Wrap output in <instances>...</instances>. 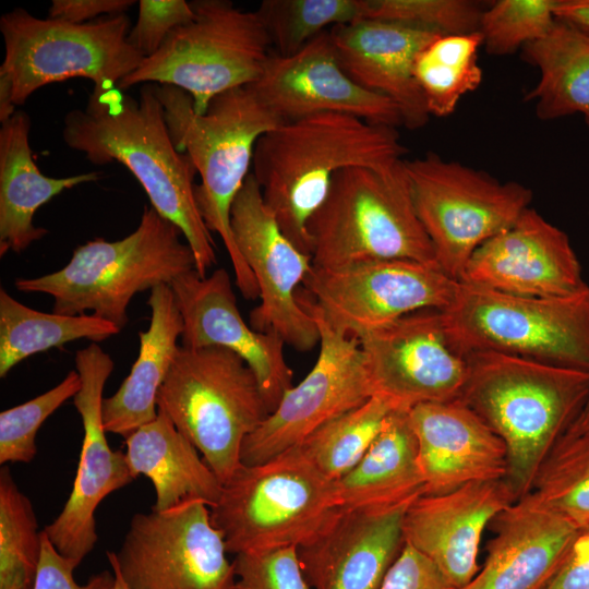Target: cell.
Segmentation results:
<instances>
[{
    "instance_id": "obj_38",
    "label": "cell",
    "mask_w": 589,
    "mask_h": 589,
    "mask_svg": "<svg viewBox=\"0 0 589 589\" xmlns=\"http://www.w3.org/2000/svg\"><path fill=\"white\" fill-rule=\"evenodd\" d=\"M556 0H498L483 10L479 32L492 56H507L544 37L556 22Z\"/></svg>"
},
{
    "instance_id": "obj_48",
    "label": "cell",
    "mask_w": 589,
    "mask_h": 589,
    "mask_svg": "<svg viewBox=\"0 0 589 589\" xmlns=\"http://www.w3.org/2000/svg\"><path fill=\"white\" fill-rule=\"evenodd\" d=\"M572 426H575L577 429H589V394L581 412L574 421Z\"/></svg>"
},
{
    "instance_id": "obj_31",
    "label": "cell",
    "mask_w": 589,
    "mask_h": 589,
    "mask_svg": "<svg viewBox=\"0 0 589 589\" xmlns=\"http://www.w3.org/2000/svg\"><path fill=\"white\" fill-rule=\"evenodd\" d=\"M521 59L539 71L525 101L540 120L580 113L589 128V35L556 20L541 39L526 45Z\"/></svg>"
},
{
    "instance_id": "obj_33",
    "label": "cell",
    "mask_w": 589,
    "mask_h": 589,
    "mask_svg": "<svg viewBox=\"0 0 589 589\" xmlns=\"http://www.w3.org/2000/svg\"><path fill=\"white\" fill-rule=\"evenodd\" d=\"M528 495L578 531L589 530V429H567L543 459Z\"/></svg>"
},
{
    "instance_id": "obj_19",
    "label": "cell",
    "mask_w": 589,
    "mask_h": 589,
    "mask_svg": "<svg viewBox=\"0 0 589 589\" xmlns=\"http://www.w3.org/2000/svg\"><path fill=\"white\" fill-rule=\"evenodd\" d=\"M459 281L536 298H568L589 289L568 236L531 206L476 250Z\"/></svg>"
},
{
    "instance_id": "obj_35",
    "label": "cell",
    "mask_w": 589,
    "mask_h": 589,
    "mask_svg": "<svg viewBox=\"0 0 589 589\" xmlns=\"http://www.w3.org/2000/svg\"><path fill=\"white\" fill-rule=\"evenodd\" d=\"M393 411L386 399L373 395L316 429L298 446L327 478L337 481L365 455Z\"/></svg>"
},
{
    "instance_id": "obj_34",
    "label": "cell",
    "mask_w": 589,
    "mask_h": 589,
    "mask_svg": "<svg viewBox=\"0 0 589 589\" xmlns=\"http://www.w3.org/2000/svg\"><path fill=\"white\" fill-rule=\"evenodd\" d=\"M480 32L437 36L419 53L414 76L430 116L453 113L466 94L476 91L483 77L478 63Z\"/></svg>"
},
{
    "instance_id": "obj_3",
    "label": "cell",
    "mask_w": 589,
    "mask_h": 589,
    "mask_svg": "<svg viewBox=\"0 0 589 589\" xmlns=\"http://www.w3.org/2000/svg\"><path fill=\"white\" fill-rule=\"evenodd\" d=\"M461 400L502 438L517 500L529 493L543 459L581 412L589 371L495 352L471 353Z\"/></svg>"
},
{
    "instance_id": "obj_44",
    "label": "cell",
    "mask_w": 589,
    "mask_h": 589,
    "mask_svg": "<svg viewBox=\"0 0 589 589\" xmlns=\"http://www.w3.org/2000/svg\"><path fill=\"white\" fill-rule=\"evenodd\" d=\"M380 589H455L441 570L405 542Z\"/></svg>"
},
{
    "instance_id": "obj_8",
    "label": "cell",
    "mask_w": 589,
    "mask_h": 589,
    "mask_svg": "<svg viewBox=\"0 0 589 589\" xmlns=\"http://www.w3.org/2000/svg\"><path fill=\"white\" fill-rule=\"evenodd\" d=\"M336 481L299 447L256 465H241L211 507L228 553L300 548L339 508Z\"/></svg>"
},
{
    "instance_id": "obj_25",
    "label": "cell",
    "mask_w": 589,
    "mask_h": 589,
    "mask_svg": "<svg viewBox=\"0 0 589 589\" xmlns=\"http://www.w3.org/2000/svg\"><path fill=\"white\" fill-rule=\"evenodd\" d=\"M328 32L338 61L353 82L390 99L404 127L416 130L428 123L430 113L414 63L438 35L374 19L336 25Z\"/></svg>"
},
{
    "instance_id": "obj_10",
    "label": "cell",
    "mask_w": 589,
    "mask_h": 589,
    "mask_svg": "<svg viewBox=\"0 0 589 589\" xmlns=\"http://www.w3.org/2000/svg\"><path fill=\"white\" fill-rule=\"evenodd\" d=\"M190 3L194 17L176 28L118 87L171 85L187 92L194 111L202 115L216 96L260 79L272 43L255 11H243L227 0Z\"/></svg>"
},
{
    "instance_id": "obj_26",
    "label": "cell",
    "mask_w": 589,
    "mask_h": 589,
    "mask_svg": "<svg viewBox=\"0 0 589 589\" xmlns=\"http://www.w3.org/2000/svg\"><path fill=\"white\" fill-rule=\"evenodd\" d=\"M493 522L484 563L460 589H546L579 532L528 494Z\"/></svg>"
},
{
    "instance_id": "obj_41",
    "label": "cell",
    "mask_w": 589,
    "mask_h": 589,
    "mask_svg": "<svg viewBox=\"0 0 589 589\" xmlns=\"http://www.w3.org/2000/svg\"><path fill=\"white\" fill-rule=\"evenodd\" d=\"M233 566L235 589H310L297 546L242 552Z\"/></svg>"
},
{
    "instance_id": "obj_18",
    "label": "cell",
    "mask_w": 589,
    "mask_h": 589,
    "mask_svg": "<svg viewBox=\"0 0 589 589\" xmlns=\"http://www.w3.org/2000/svg\"><path fill=\"white\" fill-rule=\"evenodd\" d=\"M74 363L81 388L73 405L82 420L83 441L69 498L44 531L59 553L80 565L98 539L96 508L110 493L135 479L125 453L110 448L104 426L103 393L113 370L111 357L92 342L76 351Z\"/></svg>"
},
{
    "instance_id": "obj_20",
    "label": "cell",
    "mask_w": 589,
    "mask_h": 589,
    "mask_svg": "<svg viewBox=\"0 0 589 589\" xmlns=\"http://www.w3.org/2000/svg\"><path fill=\"white\" fill-rule=\"evenodd\" d=\"M328 31L291 56L271 55L260 79L250 84L260 99L284 122L333 112L402 125L390 99L361 87L344 71Z\"/></svg>"
},
{
    "instance_id": "obj_29",
    "label": "cell",
    "mask_w": 589,
    "mask_h": 589,
    "mask_svg": "<svg viewBox=\"0 0 589 589\" xmlns=\"http://www.w3.org/2000/svg\"><path fill=\"white\" fill-rule=\"evenodd\" d=\"M127 460L132 476L151 480L156 493L153 510L166 512L185 502L201 500L213 507L223 484L196 447L166 413L125 437Z\"/></svg>"
},
{
    "instance_id": "obj_15",
    "label": "cell",
    "mask_w": 589,
    "mask_h": 589,
    "mask_svg": "<svg viewBox=\"0 0 589 589\" xmlns=\"http://www.w3.org/2000/svg\"><path fill=\"white\" fill-rule=\"evenodd\" d=\"M298 299L318 328V356L305 377L245 438L242 465L261 464L298 446L316 429L373 396L359 339L335 330L305 293H298Z\"/></svg>"
},
{
    "instance_id": "obj_9",
    "label": "cell",
    "mask_w": 589,
    "mask_h": 589,
    "mask_svg": "<svg viewBox=\"0 0 589 589\" xmlns=\"http://www.w3.org/2000/svg\"><path fill=\"white\" fill-rule=\"evenodd\" d=\"M158 410L224 484L240 468L245 438L269 410L250 366L223 347L180 349L157 396Z\"/></svg>"
},
{
    "instance_id": "obj_36",
    "label": "cell",
    "mask_w": 589,
    "mask_h": 589,
    "mask_svg": "<svg viewBox=\"0 0 589 589\" xmlns=\"http://www.w3.org/2000/svg\"><path fill=\"white\" fill-rule=\"evenodd\" d=\"M40 548L32 502L4 467L0 471V589H33Z\"/></svg>"
},
{
    "instance_id": "obj_47",
    "label": "cell",
    "mask_w": 589,
    "mask_h": 589,
    "mask_svg": "<svg viewBox=\"0 0 589 589\" xmlns=\"http://www.w3.org/2000/svg\"><path fill=\"white\" fill-rule=\"evenodd\" d=\"M554 15L589 35V0H556Z\"/></svg>"
},
{
    "instance_id": "obj_46",
    "label": "cell",
    "mask_w": 589,
    "mask_h": 589,
    "mask_svg": "<svg viewBox=\"0 0 589 589\" xmlns=\"http://www.w3.org/2000/svg\"><path fill=\"white\" fill-rule=\"evenodd\" d=\"M546 589H589V530L578 532Z\"/></svg>"
},
{
    "instance_id": "obj_40",
    "label": "cell",
    "mask_w": 589,
    "mask_h": 589,
    "mask_svg": "<svg viewBox=\"0 0 589 589\" xmlns=\"http://www.w3.org/2000/svg\"><path fill=\"white\" fill-rule=\"evenodd\" d=\"M81 388L77 371H70L55 387L0 413V464L31 462L35 438L45 420Z\"/></svg>"
},
{
    "instance_id": "obj_2",
    "label": "cell",
    "mask_w": 589,
    "mask_h": 589,
    "mask_svg": "<svg viewBox=\"0 0 589 589\" xmlns=\"http://www.w3.org/2000/svg\"><path fill=\"white\" fill-rule=\"evenodd\" d=\"M396 128L342 113L284 122L256 142L252 175L284 235L311 256L308 225L348 167L387 169L404 159Z\"/></svg>"
},
{
    "instance_id": "obj_1",
    "label": "cell",
    "mask_w": 589,
    "mask_h": 589,
    "mask_svg": "<svg viewBox=\"0 0 589 589\" xmlns=\"http://www.w3.org/2000/svg\"><path fill=\"white\" fill-rule=\"evenodd\" d=\"M62 139L93 165L117 161L127 167L152 207L182 232L195 272L207 275L217 262L216 244L196 205L197 171L172 142L157 84H143L137 99L117 85H93L86 105L65 115Z\"/></svg>"
},
{
    "instance_id": "obj_42",
    "label": "cell",
    "mask_w": 589,
    "mask_h": 589,
    "mask_svg": "<svg viewBox=\"0 0 589 589\" xmlns=\"http://www.w3.org/2000/svg\"><path fill=\"white\" fill-rule=\"evenodd\" d=\"M194 17L184 0H141L135 25L128 35L129 44L144 58L159 50L169 35Z\"/></svg>"
},
{
    "instance_id": "obj_24",
    "label": "cell",
    "mask_w": 589,
    "mask_h": 589,
    "mask_svg": "<svg viewBox=\"0 0 589 589\" xmlns=\"http://www.w3.org/2000/svg\"><path fill=\"white\" fill-rule=\"evenodd\" d=\"M418 445L424 494L476 481L506 479L502 438L461 399L421 404L408 411Z\"/></svg>"
},
{
    "instance_id": "obj_5",
    "label": "cell",
    "mask_w": 589,
    "mask_h": 589,
    "mask_svg": "<svg viewBox=\"0 0 589 589\" xmlns=\"http://www.w3.org/2000/svg\"><path fill=\"white\" fill-rule=\"evenodd\" d=\"M182 232L152 206H145L139 226L116 240H91L77 247L61 269L33 278H17V290L45 293L52 311L67 315L91 311L122 329L132 298L195 271L191 247Z\"/></svg>"
},
{
    "instance_id": "obj_30",
    "label": "cell",
    "mask_w": 589,
    "mask_h": 589,
    "mask_svg": "<svg viewBox=\"0 0 589 589\" xmlns=\"http://www.w3.org/2000/svg\"><path fill=\"white\" fill-rule=\"evenodd\" d=\"M342 508L388 509L425 493L408 411H393L361 460L336 481Z\"/></svg>"
},
{
    "instance_id": "obj_39",
    "label": "cell",
    "mask_w": 589,
    "mask_h": 589,
    "mask_svg": "<svg viewBox=\"0 0 589 589\" xmlns=\"http://www.w3.org/2000/svg\"><path fill=\"white\" fill-rule=\"evenodd\" d=\"M363 17L394 22L438 36L479 32L484 8L471 0H362Z\"/></svg>"
},
{
    "instance_id": "obj_28",
    "label": "cell",
    "mask_w": 589,
    "mask_h": 589,
    "mask_svg": "<svg viewBox=\"0 0 589 589\" xmlns=\"http://www.w3.org/2000/svg\"><path fill=\"white\" fill-rule=\"evenodd\" d=\"M147 304L149 326L139 333V356L117 392L103 400L105 430L124 437L157 417L158 392L180 349L183 330L170 285L151 289Z\"/></svg>"
},
{
    "instance_id": "obj_45",
    "label": "cell",
    "mask_w": 589,
    "mask_h": 589,
    "mask_svg": "<svg viewBox=\"0 0 589 589\" xmlns=\"http://www.w3.org/2000/svg\"><path fill=\"white\" fill-rule=\"evenodd\" d=\"M134 0H53L48 17L83 24L104 16L125 13Z\"/></svg>"
},
{
    "instance_id": "obj_16",
    "label": "cell",
    "mask_w": 589,
    "mask_h": 589,
    "mask_svg": "<svg viewBox=\"0 0 589 589\" xmlns=\"http://www.w3.org/2000/svg\"><path fill=\"white\" fill-rule=\"evenodd\" d=\"M373 395L394 411L460 399L469 358L452 339L441 310H420L358 337Z\"/></svg>"
},
{
    "instance_id": "obj_21",
    "label": "cell",
    "mask_w": 589,
    "mask_h": 589,
    "mask_svg": "<svg viewBox=\"0 0 589 589\" xmlns=\"http://www.w3.org/2000/svg\"><path fill=\"white\" fill-rule=\"evenodd\" d=\"M170 287L183 321L180 346L223 347L238 354L253 371L271 413L293 385L285 341L274 333L255 330L244 321L225 268L206 276L192 271Z\"/></svg>"
},
{
    "instance_id": "obj_22",
    "label": "cell",
    "mask_w": 589,
    "mask_h": 589,
    "mask_svg": "<svg viewBox=\"0 0 589 589\" xmlns=\"http://www.w3.org/2000/svg\"><path fill=\"white\" fill-rule=\"evenodd\" d=\"M516 501L507 479L469 482L443 494H423L406 510L405 542L460 589L479 572L478 554L486 526Z\"/></svg>"
},
{
    "instance_id": "obj_37",
    "label": "cell",
    "mask_w": 589,
    "mask_h": 589,
    "mask_svg": "<svg viewBox=\"0 0 589 589\" xmlns=\"http://www.w3.org/2000/svg\"><path fill=\"white\" fill-rule=\"evenodd\" d=\"M255 12L283 57L336 25L364 19L362 0H264Z\"/></svg>"
},
{
    "instance_id": "obj_4",
    "label": "cell",
    "mask_w": 589,
    "mask_h": 589,
    "mask_svg": "<svg viewBox=\"0 0 589 589\" xmlns=\"http://www.w3.org/2000/svg\"><path fill=\"white\" fill-rule=\"evenodd\" d=\"M157 93L175 146L189 156L200 176L194 194L201 217L223 240L241 294L256 299L259 287L235 243L230 211L251 173L257 140L284 121L250 84L216 96L202 115L194 111L191 96L178 87L157 84Z\"/></svg>"
},
{
    "instance_id": "obj_11",
    "label": "cell",
    "mask_w": 589,
    "mask_h": 589,
    "mask_svg": "<svg viewBox=\"0 0 589 589\" xmlns=\"http://www.w3.org/2000/svg\"><path fill=\"white\" fill-rule=\"evenodd\" d=\"M442 312L467 356L495 352L589 371V289L568 298H536L460 283Z\"/></svg>"
},
{
    "instance_id": "obj_14",
    "label": "cell",
    "mask_w": 589,
    "mask_h": 589,
    "mask_svg": "<svg viewBox=\"0 0 589 589\" xmlns=\"http://www.w3.org/2000/svg\"><path fill=\"white\" fill-rule=\"evenodd\" d=\"M459 285L435 263L401 259L312 266L303 281L327 323L356 338L420 310L447 309Z\"/></svg>"
},
{
    "instance_id": "obj_49",
    "label": "cell",
    "mask_w": 589,
    "mask_h": 589,
    "mask_svg": "<svg viewBox=\"0 0 589 589\" xmlns=\"http://www.w3.org/2000/svg\"><path fill=\"white\" fill-rule=\"evenodd\" d=\"M111 569L115 574V587L113 589H131L125 581L123 580L122 576L120 575L118 568L113 565H110Z\"/></svg>"
},
{
    "instance_id": "obj_43",
    "label": "cell",
    "mask_w": 589,
    "mask_h": 589,
    "mask_svg": "<svg viewBox=\"0 0 589 589\" xmlns=\"http://www.w3.org/2000/svg\"><path fill=\"white\" fill-rule=\"evenodd\" d=\"M79 565L63 556L41 530V548L33 589H113V572L104 570L81 585L74 578Z\"/></svg>"
},
{
    "instance_id": "obj_13",
    "label": "cell",
    "mask_w": 589,
    "mask_h": 589,
    "mask_svg": "<svg viewBox=\"0 0 589 589\" xmlns=\"http://www.w3.org/2000/svg\"><path fill=\"white\" fill-rule=\"evenodd\" d=\"M201 500L135 514L118 552H107L131 589H235L233 561Z\"/></svg>"
},
{
    "instance_id": "obj_12",
    "label": "cell",
    "mask_w": 589,
    "mask_h": 589,
    "mask_svg": "<svg viewBox=\"0 0 589 589\" xmlns=\"http://www.w3.org/2000/svg\"><path fill=\"white\" fill-rule=\"evenodd\" d=\"M405 163L435 262L458 281L476 250L510 228L533 199L519 182L501 181L433 152Z\"/></svg>"
},
{
    "instance_id": "obj_27",
    "label": "cell",
    "mask_w": 589,
    "mask_h": 589,
    "mask_svg": "<svg viewBox=\"0 0 589 589\" xmlns=\"http://www.w3.org/2000/svg\"><path fill=\"white\" fill-rule=\"evenodd\" d=\"M31 118L16 110L0 128V256L20 253L48 230L34 225V215L64 190L94 182L97 171L64 178L41 173L29 145Z\"/></svg>"
},
{
    "instance_id": "obj_6",
    "label": "cell",
    "mask_w": 589,
    "mask_h": 589,
    "mask_svg": "<svg viewBox=\"0 0 589 589\" xmlns=\"http://www.w3.org/2000/svg\"><path fill=\"white\" fill-rule=\"evenodd\" d=\"M405 160L387 169L348 167L333 177L308 225L314 267L382 259L436 264Z\"/></svg>"
},
{
    "instance_id": "obj_7",
    "label": "cell",
    "mask_w": 589,
    "mask_h": 589,
    "mask_svg": "<svg viewBox=\"0 0 589 589\" xmlns=\"http://www.w3.org/2000/svg\"><path fill=\"white\" fill-rule=\"evenodd\" d=\"M130 29L125 13L83 24L39 19L22 8L4 13L0 121L45 85L85 77L93 85L118 86L144 59L128 41Z\"/></svg>"
},
{
    "instance_id": "obj_17",
    "label": "cell",
    "mask_w": 589,
    "mask_h": 589,
    "mask_svg": "<svg viewBox=\"0 0 589 589\" xmlns=\"http://www.w3.org/2000/svg\"><path fill=\"white\" fill-rule=\"evenodd\" d=\"M230 227L259 287L261 302L250 314L252 328L274 333L299 351L313 349L320 341L318 328L298 299V286L310 273L312 259L284 235L252 172L232 203Z\"/></svg>"
},
{
    "instance_id": "obj_32",
    "label": "cell",
    "mask_w": 589,
    "mask_h": 589,
    "mask_svg": "<svg viewBox=\"0 0 589 589\" xmlns=\"http://www.w3.org/2000/svg\"><path fill=\"white\" fill-rule=\"evenodd\" d=\"M121 329L94 314L46 313L19 302L0 289V377L26 358L67 342H99Z\"/></svg>"
},
{
    "instance_id": "obj_23",
    "label": "cell",
    "mask_w": 589,
    "mask_h": 589,
    "mask_svg": "<svg viewBox=\"0 0 589 589\" xmlns=\"http://www.w3.org/2000/svg\"><path fill=\"white\" fill-rule=\"evenodd\" d=\"M410 504L388 509L339 507L313 539L298 548L310 588L380 589L405 545L404 517Z\"/></svg>"
}]
</instances>
